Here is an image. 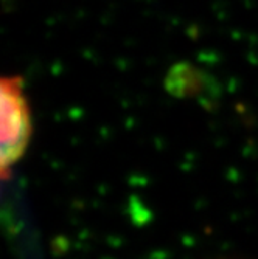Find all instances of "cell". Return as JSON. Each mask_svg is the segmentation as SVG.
I'll return each instance as SVG.
<instances>
[{
	"mask_svg": "<svg viewBox=\"0 0 258 259\" xmlns=\"http://www.w3.org/2000/svg\"><path fill=\"white\" fill-rule=\"evenodd\" d=\"M0 107H2V146L0 168L4 179L25 155L31 140V110L23 79L20 76H4L0 82Z\"/></svg>",
	"mask_w": 258,
	"mask_h": 259,
	"instance_id": "obj_1",
	"label": "cell"
}]
</instances>
